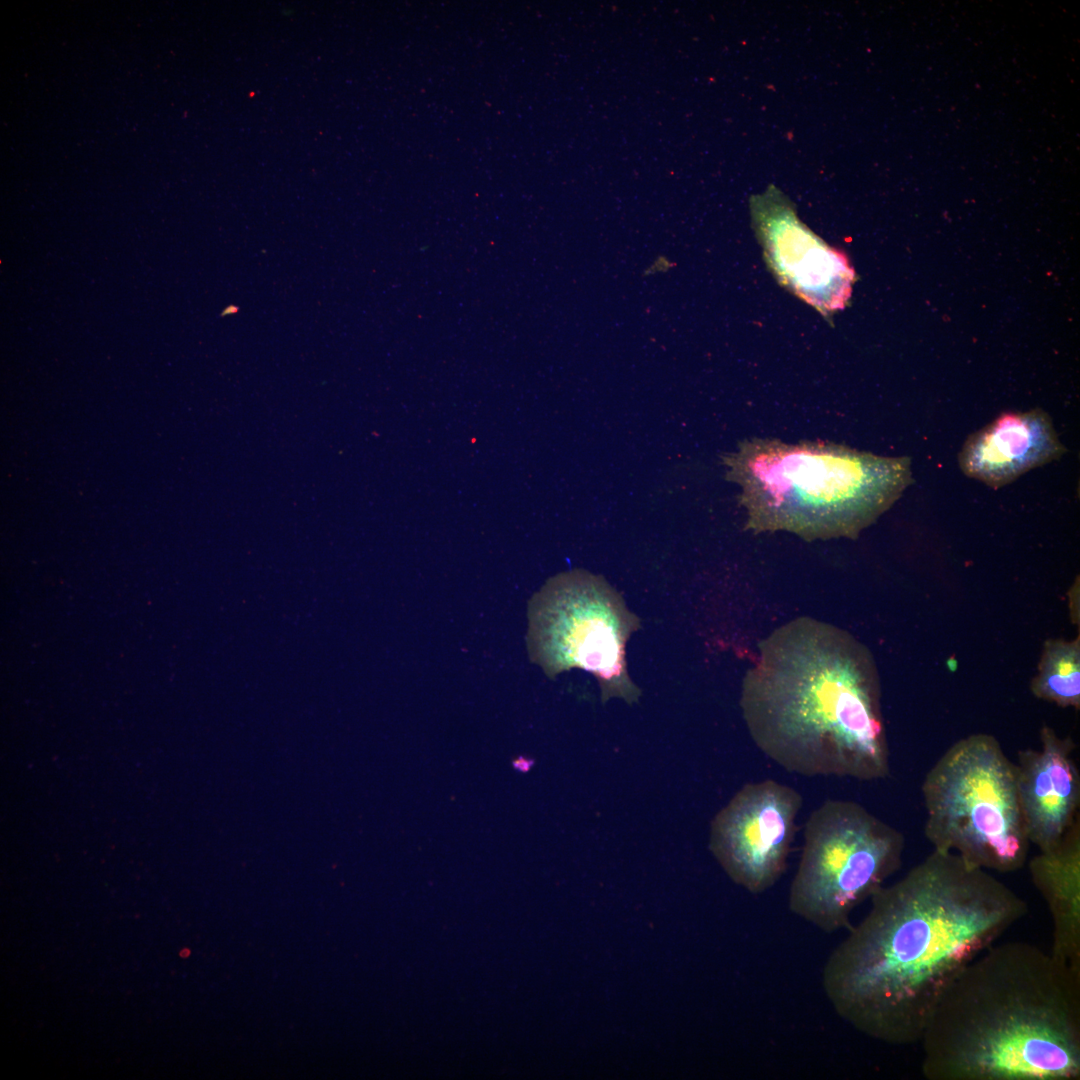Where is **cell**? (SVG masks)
I'll list each match as a JSON object with an SVG mask.
<instances>
[{"label": "cell", "mask_w": 1080, "mask_h": 1080, "mask_svg": "<svg viewBox=\"0 0 1080 1080\" xmlns=\"http://www.w3.org/2000/svg\"><path fill=\"white\" fill-rule=\"evenodd\" d=\"M1028 905L990 871L933 850L870 898L821 974L834 1012L890 1045L919 1043L940 999Z\"/></svg>", "instance_id": "6da1fadb"}, {"label": "cell", "mask_w": 1080, "mask_h": 1080, "mask_svg": "<svg viewBox=\"0 0 1080 1080\" xmlns=\"http://www.w3.org/2000/svg\"><path fill=\"white\" fill-rule=\"evenodd\" d=\"M740 707L756 747L787 772L859 781L890 774L875 661L835 625L798 617L762 640Z\"/></svg>", "instance_id": "7a4b0ae2"}, {"label": "cell", "mask_w": 1080, "mask_h": 1080, "mask_svg": "<svg viewBox=\"0 0 1080 1080\" xmlns=\"http://www.w3.org/2000/svg\"><path fill=\"white\" fill-rule=\"evenodd\" d=\"M919 1043L928 1080H1078L1080 975L1037 945L995 943L947 989Z\"/></svg>", "instance_id": "3957f363"}, {"label": "cell", "mask_w": 1080, "mask_h": 1080, "mask_svg": "<svg viewBox=\"0 0 1080 1080\" xmlns=\"http://www.w3.org/2000/svg\"><path fill=\"white\" fill-rule=\"evenodd\" d=\"M722 461L726 479L741 487L746 530L805 541L857 538L914 482L908 456L823 441L746 439Z\"/></svg>", "instance_id": "277c9868"}, {"label": "cell", "mask_w": 1080, "mask_h": 1080, "mask_svg": "<svg viewBox=\"0 0 1080 1080\" xmlns=\"http://www.w3.org/2000/svg\"><path fill=\"white\" fill-rule=\"evenodd\" d=\"M922 797L924 834L933 850L990 872L1026 864L1031 844L1016 765L992 735L972 734L951 745L927 772Z\"/></svg>", "instance_id": "5b68a950"}, {"label": "cell", "mask_w": 1080, "mask_h": 1080, "mask_svg": "<svg viewBox=\"0 0 1080 1080\" xmlns=\"http://www.w3.org/2000/svg\"><path fill=\"white\" fill-rule=\"evenodd\" d=\"M903 834L861 804L824 801L808 816L789 910L824 933L850 927L853 911L902 864Z\"/></svg>", "instance_id": "8992f818"}, {"label": "cell", "mask_w": 1080, "mask_h": 1080, "mask_svg": "<svg viewBox=\"0 0 1080 1080\" xmlns=\"http://www.w3.org/2000/svg\"><path fill=\"white\" fill-rule=\"evenodd\" d=\"M639 618L602 577L574 569L550 578L528 604V653L545 674L579 668L598 681L601 698L636 702L626 643Z\"/></svg>", "instance_id": "52a82bcc"}, {"label": "cell", "mask_w": 1080, "mask_h": 1080, "mask_svg": "<svg viewBox=\"0 0 1080 1080\" xmlns=\"http://www.w3.org/2000/svg\"><path fill=\"white\" fill-rule=\"evenodd\" d=\"M802 805L795 788L765 779L743 785L716 814L709 848L734 883L762 894L781 879Z\"/></svg>", "instance_id": "ba28073f"}, {"label": "cell", "mask_w": 1080, "mask_h": 1080, "mask_svg": "<svg viewBox=\"0 0 1080 1080\" xmlns=\"http://www.w3.org/2000/svg\"><path fill=\"white\" fill-rule=\"evenodd\" d=\"M756 236L778 281L825 318L842 310L855 273L848 258L798 218L793 203L771 185L750 199Z\"/></svg>", "instance_id": "9c48e42d"}, {"label": "cell", "mask_w": 1080, "mask_h": 1080, "mask_svg": "<svg viewBox=\"0 0 1080 1080\" xmlns=\"http://www.w3.org/2000/svg\"><path fill=\"white\" fill-rule=\"evenodd\" d=\"M1039 749L1018 753L1017 788L1030 844L1054 846L1080 817V775L1074 743L1044 725Z\"/></svg>", "instance_id": "30bf717a"}, {"label": "cell", "mask_w": 1080, "mask_h": 1080, "mask_svg": "<svg viewBox=\"0 0 1080 1080\" xmlns=\"http://www.w3.org/2000/svg\"><path fill=\"white\" fill-rule=\"evenodd\" d=\"M1067 452L1050 416L1040 408L1002 413L971 433L958 453L962 472L999 489Z\"/></svg>", "instance_id": "8fae6325"}, {"label": "cell", "mask_w": 1080, "mask_h": 1080, "mask_svg": "<svg viewBox=\"0 0 1080 1080\" xmlns=\"http://www.w3.org/2000/svg\"><path fill=\"white\" fill-rule=\"evenodd\" d=\"M1052 919L1051 955L1080 975V817L1051 848L1028 863Z\"/></svg>", "instance_id": "7c38bea8"}, {"label": "cell", "mask_w": 1080, "mask_h": 1080, "mask_svg": "<svg viewBox=\"0 0 1080 1080\" xmlns=\"http://www.w3.org/2000/svg\"><path fill=\"white\" fill-rule=\"evenodd\" d=\"M1030 688L1038 699L1063 708L1079 709V637L1073 640L1050 639L1044 643Z\"/></svg>", "instance_id": "4fadbf2b"}]
</instances>
